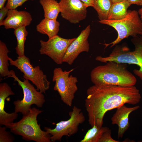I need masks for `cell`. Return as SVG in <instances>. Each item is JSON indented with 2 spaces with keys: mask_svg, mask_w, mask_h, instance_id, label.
<instances>
[{
  "mask_svg": "<svg viewBox=\"0 0 142 142\" xmlns=\"http://www.w3.org/2000/svg\"><path fill=\"white\" fill-rule=\"evenodd\" d=\"M10 71V77L13 78L14 81L18 83L22 88L23 94L22 100L18 99L14 101V111L21 113L23 115L29 111L33 104H35L38 108H42L45 101L43 93L36 89L29 80L24 78L22 81L16 76L14 71L11 70Z\"/></svg>",
  "mask_w": 142,
  "mask_h": 142,
  "instance_id": "8992f818",
  "label": "cell"
},
{
  "mask_svg": "<svg viewBox=\"0 0 142 142\" xmlns=\"http://www.w3.org/2000/svg\"><path fill=\"white\" fill-rule=\"evenodd\" d=\"M141 37H142V34L141 35Z\"/></svg>",
  "mask_w": 142,
  "mask_h": 142,
  "instance_id": "1f68e13d",
  "label": "cell"
},
{
  "mask_svg": "<svg viewBox=\"0 0 142 142\" xmlns=\"http://www.w3.org/2000/svg\"><path fill=\"white\" fill-rule=\"evenodd\" d=\"M90 31V26L89 25L81 31L79 36L71 43L64 56L63 62L71 65L80 53L89 52V44L88 38Z\"/></svg>",
  "mask_w": 142,
  "mask_h": 142,
  "instance_id": "7c38bea8",
  "label": "cell"
},
{
  "mask_svg": "<svg viewBox=\"0 0 142 142\" xmlns=\"http://www.w3.org/2000/svg\"><path fill=\"white\" fill-rule=\"evenodd\" d=\"M30 13L26 11H18L16 9L9 10L6 18L1 26H4L6 29H16L29 25L32 21Z\"/></svg>",
  "mask_w": 142,
  "mask_h": 142,
  "instance_id": "4fadbf2b",
  "label": "cell"
},
{
  "mask_svg": "<svg viewBox=\"0 0 142 142\" xmlns=\"http://www.w3.org/2000/svg\"><path fill=\"white\" fill-rule=\"evenodd\" d=\"M43 112L35 107L32 108L27 114L23 115L19 121L8 124L5 126L10 131L21 136L27 141L36 142H51V136L46 131L42 130L38 123L37 117Z\"/></svg>",
  "mask_w": 142,
  "mask_h": 142,
  "instance_id": "3957f363",
  "label": "cell"
},
{
  "mask_svg": "<svg viewBox=\"0 0 142 142\" xmlns=\"http://www.w3.org/2000/svg\"><path fill=\"white\" fill-rule=\"evenodd\" d=\"M6 128L0 126V142H13L15 138L9 132L6 130Z\"/></svg>",
  "mask_w": 142,
  "mask_h": 142,
  "instance_id": "603a6c76",
  "label": "cell"
},
{
  "mask_svg": "<svg viewBox=\"0 0 142 142\" xmlns=\"http://www.w3.org/2000/svg\"><path fill=\"white\" fill-rule=\"evenodd\" d=\"M9 9L6 6L0 9V26H1L2 23L4 20V18L7 15Z\"/></svg>",
  "mask_w": 142,
  "mask_h": 142,
  "instance_id": "484cf974",
  "label": "cell"
},
{
  "mask_svg": "<svg viewBox=\"0 0 142 142\" xmlns=\"http://www.w3.org/2000/svg\"><path fill=\"white\" fill-rule=\"evenodd\" d=\"M14 33L17 41L15 49L18 56H22L24 54V44L28 32L26 27H21L14 29Z\"/></svg>",
  "mask_w": 142,
  "mask_h": 142,
  "instance_id": "44dd1931",
  "label": "cell"
},
{
  "mask_svg": "<svg viewBox=\"0 0 142 142\" xmlns=\"http://www.w3.org/2000/svg\"><path fill=\"white\" fill-rule=\"evenodd\" d=\"M106 127L99 128L94 125L88 130L80 142H99L103 133L108 128Z\"/></svg>",
  "mask_w": 142,
  "mask_h": 142,
  "instance_id": "7402d4cb",
  "label": "cell"
},
{
  "mask_svg": "<svg viewBox=\"0 0 142 142\" xmlns=\"http://www.w3.org/2000/svg\"><path fill=\"white\" fill-rule=\"evenodd\" d=\"M113 3H116L122 2L124 0H111Z\"/></svg>",
  "mask_w": 142,
  "mask_h": 142,
  "instance_id": "4dcf8cb0",
  "label": "cell"
},
{
  "mask_svg": "<svg viewBox=\"0 0 142 142\" xmlns=\"http://www.w3.org/2000/svg\"><path fill=\"white\" fill-rule=\"evenodd\" d=\"M99 22L113 27L118 34L117 38L114 41L104 44L105 45V48L110 45V47H112L130 36L133 37L142 34V21L138 11L135 10L128 11L126 17L121 19L103 20L99 21Z\"/></svg>",
  "mask_w": 142,
  "mask_h": 142,
  "instance_id": "5b68a950",
  "label": "cell"
},
{
  "mask_svg": "<svg viewBox=\"0 0 142 142\" xmlns=\"http://www.w3.org/2000/svg\"><path fill=\"white\" fill-rule=\"evenodd\" d=\"M127 67L125 63L108 62L92 70L90 74L91 81L96 85L134 86L136 79Z\"/></svg>",
  "mask_w": 142,
  "mask_h": 142,
  "instance_id": "7a4b0ae2",
  "label": "cell"
},
{
  "mask_svg": "<svg viewBox=\"0 0 142 142\" xmlns=\"http://www.w3.org/2000/svg\"><path fill=\"white\" fill-rule=\"evenodd\" d=\"M131 5L135 4L138 6H142V0H126Z\"/></svg>",
  "mask_w": 142,
  "mask_h": 142,
  "instance_id": "4316f807",
  "label": "cell"
},
{
  "mask_svg": "<svg viewBox=\"0 0 142 142\" xmlns=\"http://www.w3.org/2000/svg\"><path fill=\"white\" fill-rule=\"evenodd\" d=\"M140 108L139 106L133 107H126L124 104L117 108L115 113L111 119L112 124H116L118 127V136L122 138L129 128V116L130 114Z\"/></svg>",
  "mask_w": 142,
  "mask_h": 142,
  "instance_id": "5bb4252c",
  "label": "cell"
},
{
  "mask_svg": "<svg viewBox=\"0 0 142 142\" xmlns=\"http://www.w3.org/2000/svg\"><path fill=\"white\" fill-rule=\"evenodd\" d=\"M131 5L126 0L117 3H113L107 20H117L124 18L127 14L128 9Z\"/></svg>",
  "mask_w": 142,
  "mask_h": 142,
  "instance_id": "e0dca14e",
  "label": "cell"
},
{
  "mask_svg": "<svg viewBox=\"0 0 142 142\" xmlns=\"http://www.w3.org/2000/svg\"><path fill=\"white\" fill-rule=\"evenodd\" d=\"M75 38L65 39L57 35L47 41L40 40L39 52L41 54L49 56L57 64H61L67 49Z\"/></svg>",
  "mask_w": 142,
  "mask_h": 142,
  "instance_id": "30bf717a",
  "label": "cell"
},
{
  "mask_svg": "<svg viewBox=\"0 0 142 142\" xmlns=\"http://www.w3.org/2000/svg\"><path fill=\"white\" fill-rule=\"evenodd\" d=\"M85 3L88 7L93 6V0H80Z\"/></svg>",
  "mask_w": 142,
  "mask_h": 142,
  "instance_id": "83f0119b",
  "label": "cell"
},
{
  "mask_svg": "<svg viewBox=\"0 0 142 142\" xmlns=\"http://www.w3.org/2000/svg\"><path fill=\"white\" fill-rule=\"evenodd\" d=\"M62 17L72 23L77 24L84 19L87 15L86 5L80 0H60Z\"/></svg>",
  "mask_w": 142,
  "mask_h": 142,
  "instance_id": "8fae6325",
  "label": "cell"
},
{
  "mask_svg": "<svg viewBox=\"0 0 142 142\" xmlns=\"http://www.w3.org/2000/svg\"><path fill=\"white\" fill-rule=\"evenodd\" d=\"M15 94L11 87L6 83L0 84V125L5 126L13 122L17 118V113L15 111L8 113L4 110L5 100L10 95Z\"/></svg>",
  "mask_w": 142,
  "mask_h": 142,
  "instance_id": "9a60e30c",
  "label": "cell"
},
{
  "mask_svg": "<svg viewBox=\"0 0 142 142\" xmlns=\"http://www.w3.org/2000/svg\"><path fill=\"white\" fill-rule=\"evenodd\" d=\"M7 0H0V9L4 7V5L6 1Z\"/></svg>",
  "mask_w": 142,
  "mask_h": 142,
  "instance_id": "f1b7e54d",
  "label": "cell"
},
{
  "mask_svg": "<svg viewBox=\"0 0 142 142\" xmlns=\"http://www.w3.org/2000/svg\"><path fill=\"white\" fill-rule=\"evenodd\" d=\"M87 94L85 106L92 127H102L104 116L108 111L125 104L136 105L141 98L139 90L134 86L94 85L88 89Z\"/></svg>",
  "mask_w": 142,
  "mask_h": 142,
  "instance_id": "6da1fadb",
  "label": "cell"
},
{
  "mask_svg": "<svg viewBox=\"0 0 142 142\" xmlns=\"http://www.w3.org/2000/svg\"><path fill=\"white\" fill-rule=\"evenodd\" d=\"M34 0H7L6 7L9 10L16 9L18 7L21 6L26 2Z\"/></svg>",
  "mask_w": 142,
  "mask_h": 142,
  "instance_id": "cb8c5ba5",
  "label": "cell"
},
{
  "mask_svg": "<svg viewBox=\"0 0 142 142\" xmlns=\"http://www.w3.org/2000/svg\"><path fill=\"white\" fill-rule=\"evenodd\" d=\"M111 131L108 128L103 133L99 142H119L113 139L111 136Z\"/></svg>",
  "mask_w": 142,
  "mask_h": 142,
  "instance_id": "d4e9b609",
  "label": "cell"
},
{
  "mask_svg": "<svg viewBox=\"0 0 142 142\" xmlns=\"http://www.w3.org/2000/svg\"><path fill=\"white\" fill-rule=\"evenodd\" d=\"M112 4L111 0H93V7L97 12L99 21L107 20Z\"/></svg>",
  "mask_w": 142,
  "mask_h": 142,
  "instance_id": "ffe728a7",
  "label": "cell"
},
{
  "mask_svg": "<svg viewBox=\"0 0 142 142\" xmlns=\"http://www.w3.org/2000/svg\"><path fill=\"white\" fill-rule=\"evenodd\" d=\"M42 7L44 18L57 20L60 11L59 2L56 0H40Z\"/></svg>",
  "mask_w": 142,
  "mask_h": 142,
  "instance_id": "ac0fdd59",
  "label": "cell"
},
{
  "mask_svg": "<svg viewBox=\"0 0 142 142\" xmlns=\"http://www.w3.org/2000/svg\"><path fill=\"white\" fill-rule=\"evenodd\" d=\"M70 118L66 121L52 124L56 125L54 129L45 127L44 129L51 136L52 142L61 141L64 136H70L77 133L79 125L84 122L85 119L81 109L74 106L69 113Z\"/></svg>",
  "mask_w": 142,
  "mask_h": 142,
  "instance_id": "9c48e42d",
  "label": "cell"
},
{
  "mask_svg": "<svg viewBox=\"0 0 142 142\" xmlns=\"http://www.w3.org/2000/svg\"><path fill=\"white\" fill-rule=\"evenodd\" d=\"M60 23L57 20L44 18L36 26L37 31L47 35L49 39L57 35Z\"/></svg>",
  "mask_w": 142,
  "mask_h": 142,
  "instance_id": "2e32d148",
  "label": "cell"
},
{
  "mask_svg": "<svg viewBox=\"0 0 142 142\" xmlns=\"http://www.w3.org/2000/svg\"><path fill=\"white\" fill-rule=\"evenodd\" d=\"M138 12L140 18L142 21V7L138 10Z\"/></svg>",
  "mask_w": 142,
  "mask_h": 142,
  "instance_id": "f546056e",
  "label": "cell"
},
{
  "mask_svg": "<svg viewBox=\"0 0 142 142\" xmlns=\"http://www.w3.org/2000/svg\"><path fill=\"white\" fill-rule=\"evenodd\" d=\"M74 70L63 71L60 68H56L52 79V81L55 82L54 90L57 91L62 101L69 106H72L74 94L78 89L77 78L72 75L69 76Z\"/></svg>",
  "mask_w": 142,
  "mask_h": 142,
  "instance_id": "ba28073f",
  "label": "cell"
},
{
  "mask_svg": "<svg viewBox=\"0 0 142 142\" xmlns=\"http://www.w3.org/2000/svg\"><path fill=\"white\" fill-rule=\"evenodd\" d=\"M131 41L135 47L134 50L131 51L128 46L124 44L116 45L109 56L105 57L98 56L95 59L106 63L112 61L136 65L139 67V69H134L133 72L142 80V37L140 35L133 37Z\"/></svg>",
  "mask_w": 142,
  "mask_h": 142,
  "instance_id": "277c9868",
  "label": "cell"
},
{
  "mask_svg": "<svg viewBox=\"0 0 142 142\" xmlns=\"http://www.w3.org/2000/svg\"><path fill=\"white\" fill-rule=\"evenodd\" d=\"M10 52L6 44L0 40V75L1 77H10V71L8 69L9 57L8 55Z\"/></svg>",
  "mask_w": 142,
  "mask_h": 142,
  "instance_id": "d6986e66",
  "label": "cell"
},
{
  "mask_svg": "<svg viewBox=\"0 0 142 142\" xmlns=\"http://www.w3.org/2000/svg\"><path fill=\"white\" fill-rule=\"evenodd\" d=\"M9 61L11 65L15 66L23 73L24 78L31 81L38 91L45 93L49 89L50 82L46 75L39 66L34 67L29 58L25 55L18 56L14 60L9 58Z\"/></svg>",
  "mask_w": 142,
  "mask_h": 142,
  "instance_id": "52a82bcc",
  "label": "cell"
}]
</instances>
